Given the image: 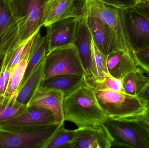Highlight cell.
<instances>
[{
    "instance_id": "obj_1",
    "label": "cell",
    "mask_w": 149,
    "mask_h": 148,
    "mask_svg": "<svg viewBox=\"0 0 149 148\" xmlns=\"http://www.w3.org/2000/svg\"><path fill=\"white\" fill-rule=\"evenodd\" d=\"M65 121L74 123L78 128L102 124L107 116L101 107L95 90L85 81L64 99Z\"/></svg>"
},
{
    "instance_id": "obj_2",
    "label": "cell",
    "mask_w": 149,
    "mask_h": 148,
    "mask_svg": "<svg viewBox=\"0 0 149 148\" xmlns=\"http://www.w3.org/2000/svg\"><path fill=\"white\" fill-rule=\"evenodd\" d=\"M103 125L107 129L113 145L134 148H149V124L133 116L118 119L107 117Z\"/></svg>"
},
{
    "instance_id": "obj_3",
    "label": "cell",
    "mask_w": 149,
    "mask_h": 148,
    "mask_svg": "<svg viewBox=\"0 0 149 148\" xmlns=\"http://www.w3.org/2000/svg\"><path fill=\"white\" fill-rule=\"evenodd\" d=\"M8 1L18 25L17 47L42 27L44 7L47 0Z\"/></svg>"
},
{
    "instance_id": "obj_4",
    "label": "cell",
    "mask_w": 149,
    "mask_h": 148,
    "mask_svg": "<svg viewBox=\"0 0 149 148\" xmlns=\"http://www.w3.org/2000/svg\"><path fill=\"white\" fill-rule=\"evenodd\" d=\"M84 76L83 67L74 43L56 48L46 53L43 80L59 75Z\"/></svg>"
},
{
    "instance_id": "obj_5",
    "label": "cell",
    "mask_w": 149,
    "mask_h": 148,
    "mask_svg": "<svg viewBox=\"0 0 149 148\" xmlns=\"http://www.w3.org/2000/svg\"><path fill=\"white\" fill-rule=\"evenodd\" d=\"M81 14L100 19L115 32L123 50L134 58V53L123 24L121 10L106 5L101 0H83Z\"/></svg>"
},
{
    "instance_id": "obj_6",
    "label": "cell",
    "mask_w": 149,
    "mask_h": 148,
    "mask_svg": "<svg viewBox=\"0 0 149 148\" xmlns=\"http://www.w3.org/2000/svg\"><path fill=\"white\" fill-rule=\"evenodd\" d=\"M95 91L98 102L108 118L134 116L143 109V102L137 96L108 89H95Z\"/></svg>"
},
{
    "instance_id": "obj_7",
    "label": "cell",
    "mask_w": 149,
    "mask_h": 148,
    "mask_svg": "<svg viewBox=\"0 0 149 148\" xmlns=\"http://www.w3.org/2000/svg\"><path fill=\"white\" fill-rule=\"evenodd\" d=\"M61 124L28 127L25 131L1 139L0 148H44Z\"/></svg>"
},
{
    "instance_id": "obj_8",
    "label": "cell",
    "mask_w": 149,
    "mask_h": 148,
    "mask_svg": "<svg viewBox=\"0 0 149 148\" xmlns=\"http://www.w3.org/2000/svg\"><path fill=\"white\" fill-rule=\"evenodd\" d=\"M123 24L133 52L149 46V20L135 8L121 10Z\"/></svg>"
},
{
    "instance_id": "obj_9",
    "label": "cell",
    "mask_w": 149,
    "mask_h": 148,
    "mask_svg": "<svg viewBox=\"0 0 149 148\" xmlns=\"http://www.w3.org/2000/svg\"><path fill=\"white\" fill-rule=\"evenodd\" d=\"M92 39L85 17L81 14L77 21L73 43L78 50L84 70L85 82L87 85L91 84L95 80L91 50Z\"/></svg>"
},
{
    "instance_id": "obj_10",
    "label": "cell",
    "mask_w": 149,
    "mask_h": 148,
    "mask_svg": "<svg viewBox=\"0 0 149 148\" xmlns=\"http://www.w3.org/2000/svg\"><path fill=\"white\" fill-rule=\"evenodd\" d=\"M113 145V140L107 129L101 124L78 128L68 147L109 148Z\"/></svg>"
},
{
    "instance_id": "obj_11",
    "label": "cell",
    "mask_w": 149,
    "mask_h": 148,
    "mask_svg": "<svg viewBox=\"0 0 149 148\" xmlns=\"http://www.w3.org/2000/svg\"><path fill=\"white\" fill-rule=\"evenodd\" d=\"M18 25L8 0H0V56L17 47Z\"/></svg>"
},
{
    "instance_id": "obj_12",
    "label": "cell",
    "mask_w": 149,
    "mask_h": 148,
    "mask_svg": "<svg viewBox=\"0 0 149 148\" xmlns=\"http://www.w3.org/2000/svg\"><path fill=\"white\" fill-rule=\"evenodd\" d=\"M84 16L92 39L103 54L108 55L112 51L123 50L115 33L106 23L95 17Z\"/></svg>"
},
{
    "instance_id": "obj_13",
    "label": "cell",
    "mask_w": 149,
    "mask_h": 148,
    "mask_svg": "<svg viewBox=\"0 0 149 148\" xmlns=\"http://www.w3.org/2000/svg\"><path fill=\"white\" fill-rule=\"evenodd\" d=\"M79 16L58 21L46 27L47 52L56 48L73 43L76 24Z\"/></svg>"
},
{
    "instance_id": "obj_14",
    "label": "cell",
    "mask_w": 149,
    "mask_h": 148,
    "mask_svg": "<svg viewBox=\"0 0 149 148\" xmlns=\"http://www.w3.org/2000/svg\"><path fill=\"white\" fill-rule=\"evenodd\" d=\"M65 95L56 89H38L27 107L42 108L52 113L56 123H64L63 104Z\"/></svg>"
},
{
    "instance_id": "obj_15",
    "label": "cell",
    "mask_w": 149,
    "mask_h": 148,
    "mask_svg": "<svg viewBox=\"0 0 149 148\" xmlns=\"http://www.w3.org/2000/svg\"><path fill=\"white\" fill-rule=\"evenodd\" d=\"M52 113L48 109L35 107H27L19 115L0 121V125L6 127H28L56 124Z\"/></svg>"
},
{
    "instance_id": "obj_16",
    "label": "cell",
    "mask_w": 149,
    "mask_h": 148,
    "mask_svg": "<svg viewBox=\"0 0 149 148\" xmlns=\"http://www.w3.org/2000/svg\"><path fill=\"white\" fill-rule=\"evenodd\" d=\"M77 0H47L43 13V26L47 27L58 21L79 17L81 8L76 7Z\"/></svg>"
},
{
    "instance_id": "obj_17",
    "label": "cell",
    "mask_w": 149,
    "mask_h": 148,
    "mask_svg": "<svg viewBox=\"0 0 149 148\" xmlns=\"http://www.w3.org/2000/svg\"><path fill=\"white\" fill-rule=\"evenodd\" d=\"M107 64L109 74L121 80L126 75L138 67L133 56L122 49L108 54Z\"/></svg>"
},
{
    "instance_id": "obj_18",
    "label": "cell",
    "mask_w": 149,
    "mask_h": 148,
    "mask_svg": "<svg viewBox=\"0 0 149 148\" xmlns=\"http://www.w3.org/2000/svg\"><path fill=\"white\" fill-rule=\"evenodd\" d=\"M85 81L84 76L77 75H59L43 80L38 89H56L65 96L79 87Z\"/></svg>"
},
{
    "instance_id": "obj_19",
    "label": "cell",
    "mask_w": 149,
    "mask_h": 148,
    "mask_svg": "<svg viewBox=\"0 0 149 148\" xmlns=\"http://www.w3.org/2000/svg\"><path fill=\"white\" fill-rule=\"evenodd\" d=\"M45 56L21 87L16 99V101L20 105H26L27 107L38 90L43 78Z\"/></svg>"
},
{
    "instance_id": "obj_20",
    "label": "cell",
    "mask_w": 149,
    "mask_h": 148,
    "mask_svg": "<svg viewBox=\"0 0 149 148\" xmlns=\"http://www.w3.org/2000/svg\"><path fill=\"white\" fill-rule=\"evenodd\" d=\"M40 30L33 37L29 56L25 74L20 86L22 87L42 59L46 55L48 49V40L46 35L41 34Z\"/></svg>"
},
{
    "instance_id": "obj_21",
    "label": "cell",
    "mask_w": 149,
    "mask_h": 148,
    "mask_svg": "<svg viewBox=\"0 0 149 148\" xmlns=\"http://www.w3.org/2000/svg\"><path fill=\"white\" fill-rule=\"evenodd\" d=\"M32 40L33 38H31L27 43L22 58L10 70L8 83L5 94L7 96H10L13 94L22 83L28 64Z\"/></svg>"
},
{
    "instance_id": "obj_22",
    "label": "cell",
    "mask_w": 149,
    "mask_h": 148,
    "mask_svg": "<svg viewBox=\"0 0 149 148\" xmlns=\"http://www.w3.org/2000/svg\"><path fill=\"white\" fill-rule=\"evenodd\" d=\"M148 79V76L145 75L144 71L138 67L122 79L124 93L131 96H137L144 87Z\"/></svg>"
},
{
    "instance_id": "obj_23",
    "label": "cell",
    "mask_w": 149,
    "mask_h": 148,
    "mask_svg": "<svg viewBox=\"0 0 149 148\" xmlns=\"http://www.w3.org/2000/svg\"><path fill=\"white\" fill-rule=\"evenodd\" d=\"M91 46L95 80L91 84L87 85L88 86L95 82L101 81L105 76L109 75L107 64V55L104 54L100 50L93 39H92Z\"/></svg>"
},
{
    "instance_id": "obj_24",
    "label": "cell",
    "mask_w": 149,
    "mask_h": 148,
    "mask_svg": "<svg viewBox=\"0 0 149 148\" xmlns=\"http://www.w3.org/2000/svg\"><path fill=\"white\" fill-rule=\"evenodd\" d=\"M76 134V129L69 130L65 128L64 123H61L54 133L44 148L68 147L73 140Z\"/></svg>"
},
{
    "instance_id": "obj_25",
    "label": "cell",
    "mask_w": 149,
    "mask_h": 148,
    "mask_svg": "<svg viewBox=\"0 0 149 148\" xmlns=\"http://www.w3.org/2000/svg\"><path fill=\"white\" fill-rule=\"evenodd\" d=\"M89 87L95 89H108L118 93L125 94L122 80L115 78L110 74L101 81L95 82Z\"/></svg>"
},
{
    "instance_id": "obj_26",
    "label": "cell",
    "mask_w": 149,
    "mask_h": 148,
    "mask_svg": "<svg viewBox=\"0 0 149 148\" xmlns=\"http://www.w3.org/2000/svg\"><path fill=\"white\" fill-rule=\"evenodd\" d=\"M134 57L137 66L149 74V46L135 52Z\"/></svg>"
},
{
    "instance_id": "obj_27",
    "label": "cell",
    "mask_w": 149,
    "mask_h": 148,
    "mask_svg": "<svg viewBox=\"0 0 149 148\" xmlns=\"http://www.w3.org/2000/svg\"><path fill=\"white\" fill-rule=\"evenodd\" d=\"M23 111V109L20 106L9 105L0 108V121L14 118Z\"/></svg>"
},
{
    "instance_id": "obj_28",
    "label": "cell",
    "mask_w": 149,
    "mask_h": 148,
    "mask_svg": "<svg viewBox=\"0 0 149 148\" xmlns=\"http://www.w3.org/2000/svg\"><path fill=\"white\" fill-rule=\"evenodd\" d=\"M107 5L120 10L134 8L136 0H101Z\"/></svg>"
},
{
    "instance_id": "obj_29",
    "label": "cell",
    "mask_w": 149,
    "mask_h": 148,
    "mask_svg": "<svg viewBox=\"0 0 149 148\" xmlns=\"http://www.w3.org/2000/svg\"><path fill=\"white\" fill-rule=\"evenodd\" d=\"M148 75V79L146 84L137 95V97L143 102L149 101V74Z\"/></svg>"
},
{
    "instance_id": "obj_30",
    "label": "cell",
    "mask_w": 149,
    "mask_h": 148,
    "mask_svg": "<svg viewBox=\"0 0 149 148\" xmlns=\"http://www.w3.org/2000/svg\"><path fill=\"white\" fill-rule=\"evenodd\" d=\"M134 116L143 119L149 124V101L143 102L142 111Z\"/></svg>"
},
{
    "instance_id": "obj_31",
    "label": "cell",
    "mask_w": 149,
    "mask_h": 148,
    "mask_svg": "<svg viewBox=\"0 0 149 148\" xmlns=\"http://www.w3.org/2000/svg\"><path fill=\"white\" fill-rule=\"evenodd\" d=\"M6 90V88L5 87L3 72L2 71L0 74V95H5Z\"/></svg>"
},
{
    "instance_id": "obj_32",
    "label": "cell",
    "mask_w": 149,
    "mask_h": 148,
    "mask_svg": "<svg viewBox=\"0 0 149 148\" xmlns=\"http://www.w3.org/2000/svg\"><path fill=\"white\" fill-rule=\"evenodd\" d=\"M136 10L149 20V6L148 7H135Z\"/></svg>"
},
{
    "instance_id": "obj_33",
    "label": "cell",
    "mask_w": 149,
    "mask_h": 148,
    "mask_svg": "<svg viewBox=\"0 0 149 148\" xmlns=\"http://www.w3.org/2000/svg\"><path fill=\"white\" fill-rule=\"evenodd\" d=\"M4 77V81H5V87L7 89V86L9 80L10 75V71L8 69L5 68L3 71Z\"/></svg>"
},
{
    "instance_id": "obj_34",
    "label": "cell",
    "mask_w": 149,
    "mask_h": 148,
    "mask_svg": "<svg viewBox=\"0 0 149 148\" xmlns=\"http://www.w3.org/2000/svg\"><path fill=\"white\" fill-rule=\"evenodd\" d=\"M149 6V0H136L135 7H148Z\"/></svg>"
},
{
    "instance_id": "obj_35",
    "label": "cell",
    "mask_w": 149,
    "mask_h": 148,
    "mask_svg": "<svg viewBox=\"0 0 149 148\" xmlns=\"http://www.w3.org/2000/svg\"><path fill=\"white\" fill-rule=\"evenodd\" d=\"M2 56L3 55L0 56V66H1V58Z\"/></svg>"
}]
</instances>
